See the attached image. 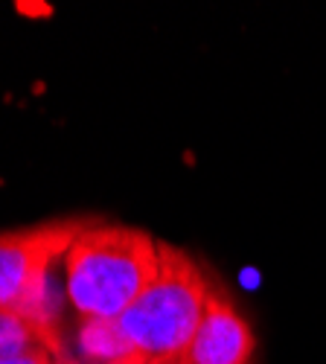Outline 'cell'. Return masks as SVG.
Masks as SVG:
<instances>
[{"label":"cell","mask_w":326,"mask_h":364,"mask_svg":"<svg viewBox=\"0 0 326 364\" xmlns=\"http://www.w3.org/2000/svg\"><path fill=\"white\" fill-rule=\"evenodd\" d=\"M58 353L50 344H29L18 353H9V355H0V364H58L62 358H58Z\"/></svg>","instance_id":"cell-5"},{"label":"cell","mask_w":326,"mask_h":364,"mask_svg":"<svg viewBox=\"0 0 326 364\" xmlns=\"http://www.w3.org/2000/svg\"><path fill=\"white\" fill-rule=\"evenodd\" d=\"M254 353L256 338L248 318L219 286H213L198 332L178 364H254Z\"/></svg>","instance_id":"cell-4"},{"label":"cell","mask_w":326,"mask_h":364,"mask_svg":"<svg viewBox=\"0 0 326 364\" xmlns=\"http://www.w3.org/2000/svg\"><path fill=\"white\" fill-rule=\"evenodd\" d=\"M166 364H178V361H166Z\"/></svg>","instance_id":"cell-6"},{"label":"cell","mask_w":326,"mask_h":364,"mask_svg":"<svg viewBox=\"0 0 326 364\" xmlns=\"http://www.w3.org/2000/svg\"><path fill=\"white\" fill-rule=\"evenodd\" d=\"M67 300L82 321H116L152 286L161 242L143 228L91 219L65 254Z\"/></svg>","instance_id":"cell-1"},{"label":"cell","mask_w":326,"mask_h":364,"mask_svg":"<svg viewBox=\"0 0 326 364\" xmlns=\"http://www.w3.org/2000/svg\"><path fill=\"white\" fill-rule=\"evenodd\" d=\"M210 289L204 268L184 248L161 242L158 277L116 318V326L146 364L178 361L198 332Z\"/></svg>","instance_id":"cell-2"},{"label":"cell","mask_w":326,"mask_h":364,"mask_svg":"<svg viewBox=\"0 0 326 364\" xmlns=\"http://www.w3.org/2000/svg\"><path fill=\"white\" fill-rule=\"evenodd\" d=\"M87 225L91 219H55L0 233V309L41 315L36 312V300L53 262L65 259Z\"/></svg>","instance_id":"cell-3"}]
</instances>
